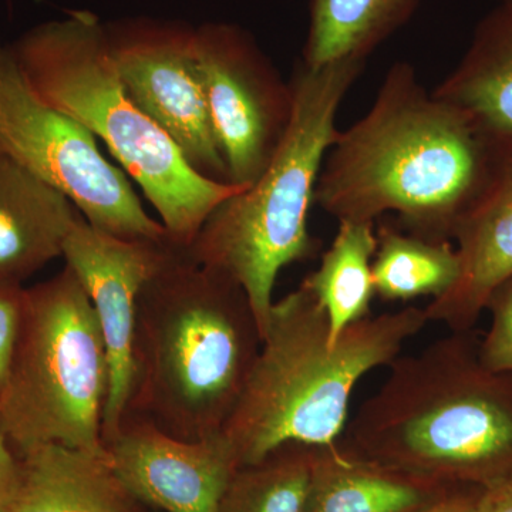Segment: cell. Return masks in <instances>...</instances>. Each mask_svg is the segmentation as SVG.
I'll list each match as a JSON object with an SVG mask.
<instances>
[{
	"label": "cell",
	"mask_w": 512,
	"mask_h": 512,
	"mask_svg": "<svg viewBox=\"0 0 512 512\" xmlns=\"http://www.w3.org/2000/svg\"><path fill=\"white\" fill-rule=\"evenodd\" d=\"M447 487L359 456L340 441L313 446L303 512H413Z\"/></svg>",
	"instance_id": "16"
},
{
	"label": "cell",
	"mask_w": 512,
	"mask_h": 512,
	"mask_svg": "<svg viewBox=\"0 0 512 512\" xmlns=\"http://www.w3.org/2000/svg\"><path fill=\"white\" fill-rule=\"evenodd\" d=\"M365 67L362 60H342L309 69L299 60L289 80L291 120L271 163L251 187L211 212L187 248L195 264L244 289L262 340L279 272L318 252L309 211L323 161L339 134L340 104Z\"/></svg>",
	"instance_id": "6"
},
{
	"label": "cell",
	"mask_w": 512,
	"mask_h": 512,
	"mask_svg": "<svg viewBox=\"0 0 512 512\" xmlns=\"http://www.w3.org/2000/svg\"><path fill=\"white\" fill-rule=\"evenodd\" d=\"M106 343L89 296L69 266L26 288L25 312L0 389V436L16 456L57 444L110 458Z\"/></svg>",
	"instance_id": "7"
},
{
	"label": "cell",
	"mask_w": 512,
	"mask_h": 512,
	"mask_svg": "<svg viewBox=\"0 0 512 512\" xmlns=\"http://www.w3.org/2000/svg\"><path fill=\"white\" fill-rule=\"evenodd\" d=\"M372 264L375 295L386 302H409L444 295L460 275V258L450 239H427L384 224L376 229Z\"/></svg>",
	"instance_id": "20"
},
{
	"label": "cell",
	"mask_w": 512,
	"mask_h": 512,
	"mask_svg": "<svg viewBox=\"0 0 512 512\" xmlns=\"http://www.w3.org/2000/svg\"><path fill=\"white\" fill-rule=\"evenodd\" d=\"M477 512H512V471L481 488Z\"/></svg>",
	"instance_id": "24"
},
{
	"label": "cell",
	"mask_w": 512,
	"mask_h": 512,
	"mask_svg": "<svg viewBox=\"0 0 512 512\" xmlns=\"http://www.w3.org/2000/svg\"><path fill=\"white\" fill-rule=\"evenodd\" d=\"M481 487H458L426 507L413 512H477Z\"/></svg>",
	"instance_id": "25"
},
{
	"label": "cell",
	"mask_w": 512,
	"mask_h": 512,
	"mask_svg": "<svg viewBox=\"0 0 512 512\" xmlns=\"http://www.w3.org/2000/svg\"><path fill=\"white\" fill-rule=\"evenodd\" d=\"M493 147L466 113L427 92L412 64L397 62L366 116L329 148L315 204L339 222L393 212L410 234L451 239L483 187Z\"/></svg>",
	"instance_id": "1"
},
{
	"label": "cell",
	"mask_w": 512,
	"mask_h": 512,
	"mask_svg": "<svg viewBox=\"0 0 512 512\" xmlns=\"http://www.w3.org/2000/svg\"><path fill=\"white\" fill-rule=\"evenodd\" d=\"M18 458V487L3 512H153L128 491L110 458L57 444Z\"/></svg>",
	"instance_id": "15"
},
{
	"label": "cell",
	"mask_w": 512,
	"mask_h": 512,
	"mask_svg": "<svg viewBox=\"0 0 512 512\" xmlns=\"http://www.w3.org/2000/svg\"><path fill=\"white\" fill-rule=\"evenodd\" d=\"M106 450L128 491L158 512H218L239 467L224 434L185 441L134 413L124 417Z\"/></svg>",
	"instance_id": "12"
},
{
	"label": "cell",
	"mask_w": 512,
	"mask_h": 512,
	"mask_svg": "<svg viewBox=\"0 0 512 512\" xmlns=\"http://www.w3.org/2000/svg\"><path fill=\"white\" fill-rule=\"evenodd\" d=\"M111 62L128 96L202 177L229 183L198 63L195 28L174 20L104 23Z\"/></svg>",
	"instance_id": "9"
},
{
	"label": "cell",
	"mask_w": 512,
	"mask_h": 512,
	"mask_svg": "<svg viewBox=\"0 0 512 512\" xmlns=\"http://www.w3.org/2000/svg\"><path fill=\"white\" fill-rule=\"evenodd\" d=\"M420 0H311L301 62L319 69L362 60L412 18Z\"/></svg>",
	"instance_id": "18"
},
{
	"label": "cell",
	"mask_w": 512,
	"mask_h": 512,
	"mask_svg": "<svg viewBox=\"0 0 512 512\" xmlns=\"http://www.w3.org/2000/svg\"><path fill=\"white\" fill-rule=\"evenodd\" d=\"M195 46L229 184L251 187L289 126L291 83L282 80L251 33L232 23L198 26Z\"/></svg>",
	"instance_id": "10"
},
{
	"label": "cell",
	"mask_w": 512,
	"mask_h": 512,
	"mask_svg": "<svg viewBox=\"0 0 512 512\" xmlns=\"http://www.w3.org/2000/svg\"><path fill=\"white\" fill-rule=\"evenodd\" d=\"M478 336L450 332L390 363L340 443L359 456L447 487L512 471V373L481 363Z\"/></svg>",
	"instance_id": "2"
},
{
	"label": "cell",
	"mask_w": 512,
	"mask_h": 512,
	"mask_svg": "<svg viewBox=\"0 0 512 512\" xmlns=\"http://www.w3.org/2000/svg\"><path fill=\"white\" fill-rule=\"evenodd\" d=\"M313 446L289 443L258 463L239 466L218 512H303Z\"/></svg>",
	"instance_id": "21"
},
{
	"label": "cell",
	"mask_w": 512,
	"mask_h": 512,
	"mask_svg": "<svg viewBox=\"0 0 512 512\" xmlns=\"http://www.w3.org/2000/svg\"><path fill=\"white\" fill-rule=\"evenodd\" d=\"M76 210L66 195L0 153V281L23 285L63 256Z\"/></svg>",
	"instance_id": "14"
},
{
	"label": "cell",
	"mask_w": 512,
	"mask_h": 512,
	"mask_svg": "<svg viewBox=\"0 0 512 512\" xmlns=\"http://www.w3.org/2000/svg\"><path fill=\"white\" fill-rule=\"evenodd\" d=\"M424 308L369 315L330 342L325 309L305 286L272 306L261 350L222 434L239 466L289 443H336L357 383L390 366L426 328Z\"/></svg>",
	"instance_id": "4"
},
{
	"label": "cell",
	"mask_w": 512,
	"mask_h": 512,
	"mask_svg": "<svg viewBox=\"0 0 512 512\" xmlns=\"http://www.w3.org/2000/svg\"><path fill=\"white\" fill-rule=\"evenodd\" d=\"M25 302V286L0 281V389L8 376L15 353Z\"/></svg>",
	"instance_id": "23"
},
{
	"label": "cell",
	"mask_w": 512,
	"mask_h": 512,
	"mask_svg": "<svg viewBox=\"0 0 512 512\" xmlns=\"http://www.w3.org/2000/svg\"><path fill=\"white\" fill-rule=\"evenodd\" d=\"M9 46L30 89L103 140L178 247H190L211 212L247 190L192 170L174 141L128 96L111 62L104 23L89 10L37 25Z\"/></svg>",
	"instance_id": "5"
},
{
	"label": "cell",
	"mask_w": 512,
	"mask_h": 512,
	"mask_svg": "<svg viewBox=\"0 0 512 512\" xmlns=\"http://www.w3.org/2000/svg\"><path fill=\"white\" fill-rule=\"evenodd\" d=\"M19 481V458L0 436V512L8 507Z\"/></svg>",
	"instance_id": "26"
},
{
	"label": "cell",
	"mask_w": 512,
	"mask_h": 512,
	"mask_svg": "<svg viewBox=\"0 0 512 512\" xmlns=\"http://www.w3.org/2000/svg\"><path fill=\"white\" fill-rule=\"evenodd\" d=\"M261 346L244 289L178 249L138 295L126 416L185 441L222 433Z\"/></svg>",
	"instance_id": "3"
},
{
	"label": "cell",
	"mask_w": 512,
	"mask_h": 512,
	"mask_svg": "<svg viewBox=\"0 0 512 512\" xmlns=\"http://www.w3.org/2000/svg\"><path fill=\"white\" fill-rule=\"evenodd\" d=\"M466 113L488 140L512 144V5L481 19L467 52L431 92Z\"/></svg>",
	"instance_id": "17"
},
{
	"label": "cell",
	"mask_w": 512,
	"mask_h": 512,
	"mask_svg": "<svg viewBox=\"0 0 512 512\" xmlns=\"http://www.w3.org/2000/svg\"><path fill=\"white\" fill-rule=\"evenodd\" d=\"M500 3H504V5H512V0H500Z\"/></svg>",
	"instance_id": "27"
},
{
	"label": "cell",
	"mask_w": 512,
	"mask_h": 512,
	"mask_svg": "<svg viewBox=\"0 0 512 512\" xmlns=\"http://www.w3.org/2000/svg\"><path fill=\"white\" fill-rule=\"evenodd\" d=\"M151 511H153V510H151ZM153 512H158V511H153Z\"/></svg>",
	"instance_id": "28"
},
{
	"label": "cell",
	"mask_w": 512,
	"mask_h": 512,
	"mask_svg": "<svg viewBox=\"0 0 512 512\" xmlns=\"http://www.w3.org/2000/svg\"><path fill=\"white\" fill-rule=\"evenodd\" d=\"M485 312L491 323L478 339L481 363L494 372L512 373V276L494 289Z\"/></svg>",
	"instance_id": "22"
},
{
	"label": "cell",
	"mask_w": 512,
	"mask_h": 512,
	"mask_svg": "<svg viewBox=\"0 0 512 512\" xmlns=\"http://www.w3.org/2000/svg\"><path fill=\"white\" fill-rule=\"evenodd\" d=\"M170 238L123 239L92 227L82 214L63 247L66 265L92 302L109 359L104 447L117 436L134 386V336L141 289L178 251Z\"/></svg>",
	"instance_id": "11"
},
{
	"label": "cell",
	"mask_w": 512,
	"mask_h": 512,
	"mask_svg": "<svg viewBox=\"0 0 512 512\" xmlns=\"http://www.w3.org/2000/svg\"><path fill=\"white\" fill-rule=\"evenodd\" d=\"M0 153L66 195L99 231L123 239L170 238L144 210L126 174L100 153L96 137L30 89L2 39Z\"/></svg>",
	"instance_id": "8"
},
{
	"label": "cell",
	"mask_w": 512,
	"mask_h": 512,
	"mask_svg": "<svg viewBox=\"0 0 512 512\" xmlns=\"http://www.w3.org/2000/svg\"><path fill=\"white\" fill-rule=\"evenodd\" d=\"M460 275L444 295L424 308L429 322L450 332H470L488 298L512 276V144L495 143L483 187L461 215L453 237Z\"/></svg>",
	"instance_id": "13"
},
{
	"label": "cell",
	"mask_w": 512,
	"mask_h": 512,
	"mask_svg": "<svg viewBox=\"0 0 512 512\" xmlns=\"http://www.w3.org/2000/svg\"><path fill=\"white\" fill-rule=\"evenodd\" d=\"M376 248L375 222L340 221L318 269L302 281L328 315L332 343L338 342L350 325L372 315Z\"/></svg>",
	"instance_id": "19"
}]
</instances>
